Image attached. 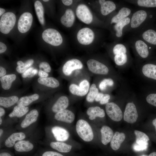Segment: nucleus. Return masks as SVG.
Instances as JSON below:
<instances>
[{
  "instance_id": "63",
  "label": "nucleus",
  "mask_w": 156,
  "mask_h": 156,
  "mask_svg": "<svg viewBox=\"0 0 156 156\" xmlns=\"http://www.w3.org/2000/svg\"><path fill=\"white\" fill-rule=\"evenodd\" d=\"M142 156H146L143 155H142Z\"/></svg>"
},
{
  "instance_id": "17",
  "label": "nucleus",
  "mask_w": 156,
  "mask_h": 156,
  "mask_svg": "<svg viewBox=\"0 0 156 156\" xmlns=\"http://www.w3.org/2000/svg\"><path fill=\"white\" fill-rule=\"evenodd\" d=\"M94 33L90 29L85 27L78 31L77 38L79 42L83 45H88L91 44L94 38Z\"/></svg>"
},
{
  "instance_id": "29",
  "label": "nucleus",
  "mask_w": 156,
  "mask_h": 156,
  "mask_svg": "<svg viewBox=\"0 0 156 156\" xmlns=\"http://www.w3.org/2000/svg\"><path fill=\"white\" fill-rule=\"evenodd\" d=\"M34 145L28 140H22L17 142L14 145L16 151L19 152H28L34 148Z\"/></svg>"
},
{
  "instance_id": "42",
  "label": "nucleus",
  "mask_w": 156,
  "mask_h": 156,
  "mask_svg": "<svg viewBox=\"0 0 156 156\" xmlns=\"http://www.w3.org/2000/svg\"><path fill=\"white\" fill-rule=\"evenodd\" d=\"M134 133L136 137V142L139 141L148 142L149 140L148 136L145 133L142 132L135 130Z\"/></svg>"
},
{
  "instance_id": "15",
  "label": "nucleus",
  "mask_w": 156,
  "mask_h": 156,
  "mask_svg": "<svg viewBox=\"0 0 156 156\" xmlns=\"http://www.w3.org/2000/svg\"><path fill=\"white\" fill-rule=\"evenodd\" d=\"M33 20L32 15L29 12L22 14L19 17L18 22V28L21 33L28 31L30 28Z\"/></svg>"
},
{
  "instance_id": "4",
  "label": "nucleus",
  "mask_w": 156,
  "mask_h": 156,
  "mask_svg": "<svg viewBox=\"0 0 156 156\" xmlns=\"http://www.w3.org/2000/svg\"><path fill=\"white\" fill-rule=\"evenodd\" d=\"M135 68L137 74L143 80L156 81V64L146 61L135 65Z\"/></svg>"
},
{
  "instance_id": "44",
  "label": "nucleus",
  "mask_w": 156,
  "mask_h": 156,
  "mask_svg": "<svg viewBox=\"0 0 156 156\" xmlns=\"http://www.w3.org/2000/svg\"><path fill=\"white\" fill-rule=\"evenodd\" d=\"M40 68L43 69L44 71L46 73H49L51 70V67L49 64L47 62H41L39 65Z\"/></svg>"
},
{
  "instance_id": "21",
  "label": "nucleus",
  "mask_w": 156,
  "mask_h": 156,
  "mask_svg": "<svg viewBox=\"0 0 156 156\" xmlns=\"http://www.w3.org/2000/svg\"><path fill=\"white\" fill-rule=\"evenodd\" d=\"M51 131L55 138L58 142L66 141L69 136V134L68 131L60 127H53L52 128Z\"/></svg>"
},
{
  "instance_id": "52",
  "label": "nucleus",
  "mask_w": 156,
  "mask_h": 156,
  "mask_svg": "<svg viewBox=\"0 0 156 156\" xmlns=\"http://www.w3.org/2000/svg\"><path fill=\"white\" fill-rule=\"evenodd\" d=\"M62 1L64 4L66 6L70 5L73 2V1L72 0H62Z\"/></svg>"
},
{
  "instance_id": "36",
  "label": "nucleus",
  "mask_w": 156,
  "mask_h": 156,
  "mask_svg": "<svg viewBox=\"0 0 156 156\" xmlns=\"http://www.w3.org/2000/svg\"><path fill=\"white\" fill-rule=\"evenodd\" d=\"M19 99L16 96L9 97L1 96L0 97V105L5 108L10 107L17 103Z\"/></svg>"
},
{
  "instance_id": "38",
  "label": "nucleus",
  "mask_w": 156,
  "mask_h": 156,
  "mask_svg": "<svg viewBox=\"0 0 156 156\" xmlns=\"http://www.w3.org/2000/svg\"><path fill=\"white\" fill-rule=\"evenodd\" d=\"M115 80L118 81L110 77L103 79L99 84V89L101 91H104L108 87H113L116 85Z\"/></svg>"
},
{
  "instance_id": "39",
  "label": "nucleus",
  "mask_w": 156,
  "mask_h": 156,
  "mask_svg": "<svg viewBox=\"0 0 156 156\" xmlns=\"http://www.w3.org/2000/svg\"><path fill=\"white\" fill-rule=\"evenodd\" d=\"M99 92L98 89L96 85L94 83L92 84L89 89V92L86 96V101L89 102H93Z\"/></svg>"
},
{
  "instance_id": "51",
  "label": "nucleus",
  "mask_w": 156,
  "mask_h": 156,
  "mask_svg": "<svg viewBox=\"0 0 156 156\" xmlns=\"http://www.w3.org/2000/svg\"><path fill=\"white\" fill-rule=\"evenodd\" d=\"M104 93L99 92L97 95L95 99V101L96 102L100 101Z\"/></svg>"
},
{
  "instance_id": "47",
  "label": "nucleus",
  "mask_w": 156,
  "mask_h": 156,
  "mask_svg": "<svg viewBox=\"0 0 156 156\" xmlns=\"http://www.w3.org/2000/svg\"><path fill=\"white\" fill-rule=\"evenodd\" d=\"M34 69L33 67H30L26 70L22 74V77L23 78L27 77L31 73L32 70Z\"/></svg>"
},
{
  "instance_id": "10",
  "label": "nucleus",
  "mask_w": 156,
  "mask_h": 156,
  "mask_svg": "<svg viewBox=\"0 0 156 156\" xmlns=\"http://www.w3.org/2000/svg\"><path fill=\"white\" fill-rule=\"evenodd\" d=\"M98 2L100 13L105 17L112 14L123 4L121 1L117 3L110 0H99Z\"/></svg>"
},
{
  "instance_id": "9",
  "label": "nucleus",
  "mask_w": 156,
  "mask_h": 156,
  "mask_svg": "<svg viewBox=\"0 0 156 156\" xmlns=\"http://www.w3.org/2000/svg\"><path fill=\"white\" fill-rule=\"evenodd\" d=\"M131 15L125 18L111 27L112 34L115 42H119L122 40L125 33V29L130 23Z\"/></svg>"
},
{
  "instance_id": "56",
  "label": "nucleus",
  "mask_w": 156,
  "mask_h": 156,
  "mask_svg": "<svg viewBox=\"0 0 156 156\" xmlns=\"http://www.w3.org/2000/svg\"><path fill=\"white\" fill-rule=\"evenodd\" d=\"M5 12V10L3 8H0V16H2Z\"/></svg>"
},
{
  "instance_id": "57",
  "label": "nucleus",
  "mask_w": 156,
  "mask_h": 156,
  "mask_svg": "<svg viewBox=\"0 0 156 156\" xmlns=\"http://www.w3.org/2000/svg\"><path fill=\"white\" fill-rule=\"evenodd\" d=\"M17 64L18 66H21L24 64V63L21 61H18L17 62Z\"/></svg>"
},
{
  "instance_id": "41",
  "label": "nucleus",
  "mask_w": 156,
  "mask_h": 156,
  "mask_svg": "<svg viewBox=\"0 0 156 156\" xmlns=\"http://www.w3.org/2000/svg\"><path fill=\"white\" fill-rule=\"evenodd\" d=\"M34 63V60L32 59L27 60L21 66H17L16 67V71L19 73H23L27 69L33 64Z\"/></svg>"
},
{
  "instance_id": "37",
  "label": "nucleus",
  "mask_w": 156,
  "mask_h": 156,
  "mask_svg": "<svg viewBox=\"0 0 156 156\" xmlns=\"http://www.w3.org/2000/svg\"><path fill=\"white\" fill-rule=\"evenodd\" d=\"M34 7L37 16L40 23L42 25H44L45 23L44 9L42 3L40 1H36L34 3Z\"/></svg>"
},
{
  "instance_id": "30",
  "label": "nucleus",
  "mask_w": 156,
  "mask_h": 156,
  "mask_svg": "<svg viewBox=\"0 0 156 156\" xmlns=\"http://www.w3.org/2000/svg\"><path fill=\"white\" fill-rule=\"evenodd\" d=\"M86 113L89 116V119L93 120L96 117H104L105 116L104 110L98 106L92 107L87 109Z\"/></svg>"
},
{
  "instance_id": "3",
  "label": "nucleus",
  "mask_w": 156,
  "mask_h": 156,
  "mask_svg": "<svg viewBox=\"0 0 156 156\" xmlns=\"http://www.w3.org/2000/svg\"><path fill=\"white\" fill-rule=\"evenodd\" d=\"M128 42L135 57V65L142 63L148 60L151 55V47L144 40L134 35Z\"/></svg>"
},
{
  "instance_id": "32",
  "label": "nucleus",
  "mask_w": 156,
  "mask_h": 156,
  "mask_svg": "<svg viewBox=\"0 0 156 156\" xmlns=\"http://www.w3.org/2000/svg\"><path fill=\"white\" fill-rule=\"evenodd\" d=\"M50 146L52 148L62 153L68 152L72 148L70 145L61 142H51Z\"/></svg>"
},
{
  "instance_id": "22",
  "label": "nucleus",
  "mask_w": 156,
  "mask_h": 156,
  "mask_svg": "<svg viewBox=\"0 0 156 156\" xmlns=\"http://www.w3.org/2000/svg\"><path fill=\"white\" fill-rule=\"evenodd\" d=\"M75 20V16L73 11L70 9H66L64 14L61 17V23L67 27H71Z\"/></svg>"
},
{
  "instance_id": "7",
  "label": "nucleus",
  "mask_w": 156,
  "mask_h": 156,
  "mask_svg": "<svg viewBox=\"0 0 156 156\" xmlns=\"http://www.w3.org/2000/svg\"><path fill=\"white\" fill-rule=\"evenodd\" d=\"M42 37L45 42L53 46H59L63 42L61 34L57 30L53 28L44 30L42 33Z\"/></svg>"
},
{
  "instance_id": "59",
  "label": "nucleus",
  "mask_w": 156,
  "mask_h": 156,
  "mask_svg": "<svg viewBox=\"0 0 156 156\" xmlns=\"http://www.w3.org/2000/svg\"><path fill=\"white\" fill-rule=\"evenodd\" d=\"M148 156H156V152H153L151 153Z\"/></svg>"
},
{
  "instance_id": "13",
  "label": "nucleus",
  "mask_w": 156,
  "mask_h": 156,
  "mask_svg": "<svg viewBox=\"0 0 156 156\" xmlns=\"http://www.w3.org/2000/svg\"><path fill=\"white\" fill-rule=\"evenodd\" d=\"M105 109L107 114L112 120L118 122L122 119L123 113L117 104L113 102H109L106 105Z\"/></svg>"
},
{
  "instance_id": "40",
  "label": "nucleus",
  "mask_w": 156,
  "mask_h": 156,
  "mask_svg": "<svg viewBox=\"0 0 156 156\" xmlns=\"http://www.w3.org/2000/svg\"><path fill=\"white\" fill-rule=\"evenodd\" d=\"M140 94L144 95L145 99L148 104L156 107V93H147L142 91Z\"/></svg>"
},
{
  "instance_id": "48",
  "label": "nucleus",
  "mask_w": 156,
  "mask_h": 156,
  "mask_svg": "<svg viewBox=\"0 0 156 156\" xmlns=\"http://www.w3.org/2000/svg\"><path fill=\"white\" fill-rule=\"evenodd\" d=\"M7 49V47L4 43L0 42V53H2L5 52Z\"/></svg>"
},
{
  "instance_id": "18",
  "label": "nucleus",
  "mask_w": 156,
  "mask_h": 156,
  "mask_svg": "<svg viewBox=\"0 0 156 156\" xmlns=\"http://www.w3.org/2000/svg\"><path fill=\"white\" fill-rule=\"evenodd\" d=\"M90 88V83L86 80L82 81L79 86L75 84H71L69 87V90L73 94L79 96L85 95L88 92Z\"/></svg>"
},
{
  "instance_id": "61",
  "label": "nucleus",
  "mask_w": 156,
  "mask_h": 156,
  "mask_svg": "<svg viewBox=\"0 0 156 156\" xmlns=\"http://www.w3.org/2000/svg\"><path fill=\"white\" fill-rule=\"evenodd\" d=\"M2 119L1 118V117H0V125H1V124H2Z\"/></svg>"
},
{
  "instance_id": "28",
  "label": "nucleus",
  "mask_w": 156,
  "mask_h": 156,
  "mask_svg": "<svg viewBox=\"0 0 156 156\" xmlns=\"http://www.w3.org/2000/svg\"><path fill=\"white\" fill-rule=\"evenodd\" d=\"M101 142L106 145L111 141L114 134V132L110 127L105 125L101 128Z\"/></svg>"
},
{
  "instance_id": "53",
  "label": "nucleus",
  "mask_w": 156,
  "mask_h": 156,
  "mask_svg": "<svg viewBox=\"0 0 156 156\" xmlns=\"http://www.w3.org/2000/svg\"><path fill=\"white\" fill-rule=\"evenodd\" d=\"M38 73V70L36 69H34L32 71L31 74L27 77L28 78H31L34 77Z\"/></svg>"
},
{
  "instance_id": "55",
  "label": "nucleus",
  "mask_w": 156,
  "mask_h": 156,
  "mask_svg": "<svg viewBox=\"0 0 156 156\" xmlns=\"http://www.w3.org/2000/svg\"><path fill=\"white\" fill-rule=\"evenodd\" d=\"M0 156H12L9 153L7 152H2L0 153Z\"/></svg>"
},
{
  "instance_id": "35",
  "label": "nucleus",
  "mask_w": 156,
  "mask_h": 156,
  "mask_svg": "<svg viewBox=\"0 0 156 156\" xmlns=\"http://www.w3.org/2000/svg\"><path fill=\"white\" fill-rule=\"evenodd\" d=\"M29 109L27 107H25L17 105L15 106L12 111L8 115L11 118L16 117H21L26 114L29 111Z\"/></svg>"
},
{
  "instance_id": "46",
  "label": "nucleus",
  "mask_w": 156,
  "mask_h": 156,
  "mask_svg": "<svg viewBox=\"0 0 156 156\" xmlns=\"http://www.w3.org/2000/svg\"><path fill=\"white\" fill-rule=\"evenodd\" d=\"M42 156H64L57 152L53 151H47L44 152Z\"/></svg>"
},
{
  "instance_id": "8",
  "label": "nucleus",
  "mask_w": 156,
  "mask_h": 156,
  "mask_svg": "<svg viewBox=\"0 0 156 156\" xmlns=\"http://www.w3.org/2000/svg\"><path fill=\"white\" fill-rule=\"evenodd\" d=\"M16 21L15 14L11 12L4 14L0 20V31L4 34H8L13 29Z\"/></svg>"
},
{
  "instance_id": "25",
  "label": "nucleus",
  "mask_w": 156,
  "mask_h": 156,
  "mask_svg": "<svg viewBox=\"0 0 156 156\" xmlns=\"http://www.w3.org/2000/svg\"><path fill=\"white\" fill-rule=\"evenodd\" d=\"M124 1L139 8H146L156 7V0H127Z\"/></svg>"
},
{
  "instance_id": "11",
  "label": "nucleus",
  "mask_w": 156,
  "mask_h": 156,
  "mask_svg": "<svg viewBox=\"0 0 156 156\" xmlns=\"http://www.w3.org/2000/svg\"><path fill=\"white\" fill-rule=\"evenodd\" d=\"M87 64L90 71L96 74L106 75L110 72V69L105 64L95 60H88Z\"/></svg>"
},
{
  "instance_id": "34",
  "label": "nucleus",
  "mask_w": 156,
  "mask_h": 156,
  "mask_svg": "<svg viewBox=\"0 0 156 156\" xmlns=\"http://www.w3.org/2000/svg\"><path fill=\"white\" fill-rule=\"evenodd\" d=\"M39 97V95L37 94L23 96L18 100L16 103L17 105L27 107L33 102L38 99Z\"/></svg>"
},
{
  "instance_id": "24",
  "label": "nucleus",
  "mask_w": 156,
  "mask_h": 156,
  "mask_svg": "<svg viewBox=\"0 0 156 156\" xmlns=\"http://www.w3.org/2000/svg\"><path fill=\"white\" fill-rule=\"evenodd\" d=\"M69 100L68 98L65 96L60 97L54 104L52 108L53 112L55 113L64 110L68 107Z\"/></svg>"
},
{
  "instance_id": "54",
  "label": "nucleus",
  "mask_w": 156,
  "mask_h": 156,
  "mask_svg": "<svg viewBox=\"0 0 156 156\" xmlns=\"http://www.w3.org/2000/svg\"><path fill=\"white\" fill-rule=\"evenodd\" d=\"M5 111L4 109L2 107L0 108V117L3 116L5 113Z\"/></svg>"
},
{
  "instance_id": "60",
  "label": "nucleus",
  "mask_w": 156,
  "mask_h": 156,
  "mask_svg": "<svg viewBox=\"0 0 156 156\" xmlns=\"http://www.w3.org/2000/svg\"><path fill=\"white\" fill-rule=\"evenodd\" d=\"M3 130L2 129H0V137H1V136L2 135V134H3Z\"/></svg>"
},
{
  "instance_id": "62",
  "label": "nucleus",
  "mask_w": 156,
  "mask_h": 156,
  "mask_svg": "<svg viewBox=\"0 0 156 156\" xmlns=\"http://www.w3.org/2000/svg\"><path fill=\"white\" fill-rule=\"evenodd\" d=\"M43 1H44V2H47V1H49V0H43Z\"/></svg>"
},
{
  "instance_id": "23",
  "label": "nucleus",
  "mask_w": 156,
  "mask_h": 156,
  "mask_svg": "<svg viewBox=\"0 0 156 156\" xmlns=\"http://www.w3.org/2000/svg\"><path fill=\"white\" fill-rule=\"evenodd\" d=\"M38 115L37 109H33L30 111L22 122L21 124V127L23 128H25L35 122L37 121Z\"/></svg>"
},
{
  "instance_id": "1",
  "label": "nucleus",
  "mask_w": 156,
  "mask_h": 156,
  "mask_svg": "<svg viewBox=\"0 0 156 156\" xmlns=\"http://www.w3.org/2000/svg\"><path fill=\"white\" fill-rule=\"evenodd\" d=\"M129 46L128 43L114 42L112 45L111 51L113 60L120 71L128 68L133 64Z\"/></svg>"
},
{
  "instance_id": "33",
  "label": "nucleus",
  "mask_w": 156,
  "mask_h": 156,
  "mask_svg": "<svg viewBox=\"0 0 156 156\" xmlns=\"http://www.w3.org/2000/svg\"><path fill=\"white\" fill-rule=\"evenodd\" d=\"M16 78V75L14 74L5 75L0 77V80L2 88L5 90L9 89L11 87L12 83Z\"/></svg>"
},
{
  "instance_id": "12",
  "label": "nucleus",
  "mask_w": 156,
  "mask_h": 156,
  "mask_svg": "<svg viewBox=\"0 0 156 156\" xmlns=\"http://www.w3.org/2000/svg\"><path fill=\"white\" fill-rule=\"evenodd\" d=\"M138 115L135 104L132 101L127 102L124 113V120L130 123H133L137 120Z\"/></svg>"
},
{
  "instance_id": "26",
  "label": "nucleus",
  "mask_w": 156,
  "mask_h": 156,
  "mask_svg": "<svg viewBox=\"0 0 156 156\" xmlns=\"http://www.w3.org/2000/svg\"><path fill=\"white\" fill-rule=\"evenodd\" d=\"M125 138L124 133L116 132L114 134L110 141V146L112 149L115 151L118 150L124 141Z\"/></svg>"
},
{
  "instance_id": "45",
  "label": "nucleus",
  "mask_w": 156,
  "mask_h": 156,
  "mask_svg": "<svg viewBox=\"0 0 156 156\" xmlns=\"http://www.w3.org/2000/svg\"><path fill=\"white\" fill-rule=\"evenodd\" d=\"M111 98L110 95L108 94H103V96L99 101L101 105L107 104L109 103V100Z\"/></svg>"
},
{
  "instance_id": "31",
  "label": "nucleus",
  "mask_w": 156,
  "mask_h": 156,
  "mask_svg": "<svg viewBox=\"0 0 156 156\" xmlns=\"http://www.w3.org/2000/svg\"><path fill=\"white\" fill-rule=\"evenodd\" d=\"M38 81L41 84L52 88H57L60 85L58 80L53 77H40L38 79Z\"/></svg>"
},
{
  "instance_id": "2",
  "label": "nucleus",
  "mask_w": 156,
  "mask_h": 156,
  "mask_svg": "<svg viewBox=\"0 0 156 156\" xmlns=\"http://www.w3.org/2000/svg\"><path fill=\"white\" fill-rule=\"evenodd\" d=\"M153 15L145 8H139L133 11L131 16L130 22L125 29V32L133 34L148 27L150 20Z\"/></svg>"
},
{
  "instance_id": "19",
  "label": "nucleus",
  "mask_w": 156,
  "mask_h": 156,
  "mask_svg": "<svg viewBox=\"0 0 156 156\" xmlns=\"http://www.w3.org/2000/svg\"><path fill=\"white\" fill-rule=\"evenodd\" d=\"M83 65L79 60L73 59L67 61L62 68L63 73L66 76L70 75L75 70L82 68Z\"/></svg>"
},
{
  "instance_id": "43",
  "label": "nucleus",
  "mask_w": 156,
  "mask_h": 156,
  "mask_svg": "<svg viewBox=\"0 0 156 156\" xmlns=\"http://www.w3.org/2000/svg\"><path fill=\"white\" fill-rule=\"evenodd\" d=\"M148 142L144 141L136 142L133 145V148L135 151H142L146 150L148 147Z\"/></svg>"
},
{
  "instance_id": "50",
  "label": "nucleus",
  "mask_w": 156,
  "mask_h": 156,
  "mask_svg": "<svg viewBox=\"0 0 156 156\" xmlns=\"http://www.w3.org/2000/svg\"><path fill=\"white\" fill-rule=\"evenodd\" d=\"M6 74V71L5 68L3 67L0 66V77H2Z\"/></svg>"
},
{
  "instance_id": "20",
  "label": "nucleus",
  "mask_w": 156,
  "mask_h": 156,
  "mask_svg": "<svg viewBox=\"0 0 156 156\" xmlns=\"http://www.w3.org/2000/svg\"><path fill=\"white\" fill-rule=\"evenodd\" d=\"M54 118L57 120L71 123L74 120L75 115L71 111L65 109L57 113L54 116Z\"/></svg>"
},
{
  "instance_id": "58",
  "label": "nucleus",
  "mask_w": 156,
  "mask_h": 156,
  "mask_svg": "<svg viewBox=\"0 0 156 156\" xmlns=\"http://www.w3.org/2000/svg\"><path fill=\"white\" fill-rule=\"evenodd\" d=\"M152 123L153 125L155 126V129L156 130V118L153 121Z\"/></svg>"
},
{
  "instance_id": "27",
  "label": "nucleus",
  "mask_w": 156,
  "mask_h": 156,
  "mask_svg": "<svg viewBox=\"0 0 156 156\" xmlns=\"http://www.w3.org/2000/svg\"><path fill=\"white\" fill-rule=\"evenodd\" d=\"M25 137V134L22 132L13 133L6 140L5 145L8 147H12L15 145L16 141L23 140Z\"/></svg>"
},
{
  "instance_id": "49",
  "label": "nucleus",
  "mask_w": 156,
  "mask_h": 156,
  "mask_svg": "<svg viewBox=\"0 0 156 156\" xmlns=\"http://www.w3.org/2000/svg\"><path fill=\"white\" fill-rule=\"evenodd\" d=\"M38 75L39 76L41 77H47L48 75L47 73L41 70L39 71Z\"/></svg>"
},
{
  "instance_id": "14",
  "label": "nucleus",
  "mask_w": 156,
  "mask_h": 156,
  "mask_svg": "<svg viewBox=\"0 0 156 156\" xmlns=\"http://www.w3.org/2000/svg\"><path fill=\"white\" fill-rule=\"evenodd\" d=\"M148 27L132 35L140 38L149 45L156 46V31Z\"/></svg>"
},
{
  "instance_id": "6",
  "label": "nucleus",
  "mask_w": 156,
  "mask_h": 156,
  "mask_svg": "<svg viewBox=\"0 0 156 156\" xmlns=\"http://www.w3.org/2000/svg\"><path fill=\"white\" fill-rule=\"evenodd\" d=\"M133 11L123 4L112 14L109 20V25L111 27L125 18L130 16Z\"/></svg>"
},
{
  "instance_id": "16",
  "label": "nucleus",
  "mask_w": 156,
  "mask_h": 156,
  "mask_svg": "<svg viewBox=\"0 0 156 156\" xmlns=\"http://www.w3.org/2000/svg\"><path fill=\"white\" fill-rule=\"evenodd\" d=\"M76 13L79 19L85 24H90L92 21V14L88 8L84 4H80L77 6Z\"/></svg>"
},
{
  "instance_id": "5",
  "label": "nucleus",
  "mask_w": 156,
  "mask_h": 156,
  "mask_svg": "<svg viewBox=\"0 0 156 156\" xmlns=\"http://www.w3.org/2000/svg\"><path fill=\"white\" fill-rule=\"evenodd\" d=\"M77 132L79 137L87 142L91 141L94 138L93 132L87 122L83 119L79 120L76 125Z\"/></svg>"
}]
</instances>
